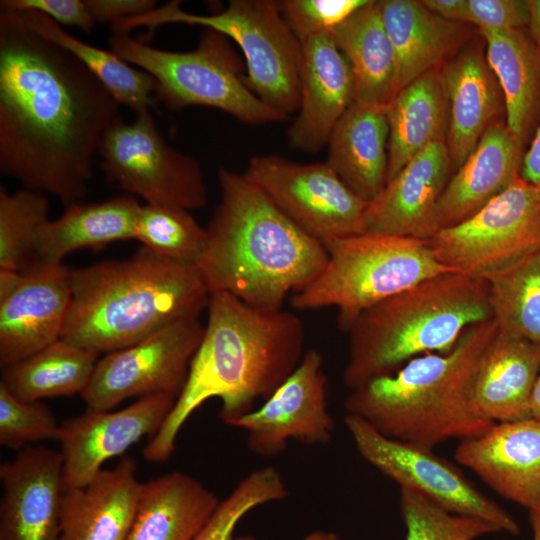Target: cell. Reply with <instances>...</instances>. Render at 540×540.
<instances>
[{
	"instance_id": "4",
	"label": "cell",
	"mask_w": 540,
	"mask_h": 540,
	"mask_svg": "<svg viewBox=\"0 0 540 540\" xmlns=\"http://www.w3.org/2000/svg\"><path fill=\"white\" fill-rule=\"evenodd\" d=\"M71 287L61 338L97 354L199 318L210 296L196 266L162 259L143 248L129 259L71 270Z\"/></svg>"
},
{
	"instance_id": "35",
	"label": "cell",
	"mask_w": 540,
	"mask_h": 540,
	"mask_svg": "<svg viewBox=\"0 0 540 540\" xmlns=\"http://www.w3.org/2000/svg\"><path fill=\"white\" fill-rule=\"evenodd\" d=\"M486 281L498 329L540 346V249Z\"/></svg>"
},
{
	"instance_id": "5",
	"label": "cell",
	"mask_w": 540,
	"mask_h": 540,
	"mask_svg": "<svg viewBox=\"0 0 540 540\" xmlns=\"http://www.w3.org/2000/svg\"><path fill=\"white\" fill-rule=\"evenodd\" d=\"M497 329L493 319L474 324L451 351L415 357L394 373L351 390L344 401L346 414L385 437L429 449L481 435L494 423L474 414L471 390Z\"/></svg>"
},
{
	"instance_id": "18",
	"label": "cell",
	"mask_w": 540,
	"mask_h": 540,
	"mask_svg": "<svg viewBox=\"0 0 540 540\" xmlns=\"http://www.w3.org/2000/svg\"><path fill=\"white\" fill-rule=\"evenodd\" d=\"M63 460L60 452L28 446L0 465V540H59Z\"/></svg>"
},
{
	"instance_id": "44",
	"label": "cell",
	"mask_w": 540,
	"mask_h": 540,
	"mask_svg": "<svg viewBox=\"0 0 540 540\" xmlns=\"http://www.w3.org/2000/svg\"><path fill=\"white\" fill-rule=\"evenodd\" d=\"M95 23H114L157 7L154 0H85Z\"/></svg>"
},
{
	"instance_id": "37",
	"label": "cell",
	"mask_w": 540,
	"mask_h": 540,
	"mask_svg": "<svg viewBox=\"0 0 540 540\" xmlns=\"http://www.w3.org/2000/svg\"><path fill=\"white\" fill-rule=\"evenodd\" d=\"M135 239L151 254L196 266L207 231L189 210L164 205H141Z\"/></svg>"
},
{
	"instance_id": "19",
	"label": "cell",
	"mask_w": 540,
	"mask_h": 540,
	"mask_svg": "<svg viewBox=\"0 0 540 540\" xmlns=\"http://www.w3.org/2000/svg\"><path fill=\"white\" fill-rule=\"evenodd\" d=\"M451 175L445 141L427 146L367 204L366 232L432 238L440 230L437 207Z\"/></svg>"
},
{
	"instance_id": "9",
	"label": "cell",
	"mask_w": 540,
	"mask_h": 540,
	"mask_svg": "<svg viewBox=\"0 0 540 540\" xmlns=\"http://www.w3.org/2000/svg\"><path fill=\"white\" fill-rule=\"evenodd\" d=\"M198 25L233 40L246 62L245 81L252 92L272 108L290 116L300 101L301 43L285 20L279 1L230 0L217 13L187 12L170 1L141 15L111 25L113 33L150 30L165 24Z\"/></svg>"
},
{
	"instance_id": "32",
	"label": "cell",
	"mask_w": 540,
	"mask_h": 540,
	"mask_svg": "<svg viewBox=\"0 0 540 540\" xmlns=\"http://www.w3.org/2000/svg\"><path fill=\"white\" fill-rule=\"evenodd\" d=\"M478 32L503 95L505 124L524 143L540 109V52L521 30Z\"/></svg>"
},
{
	"instance_id": "36",
	"label": "cell",
	"mask_w": 540,
	"mask_h": 540,
	"mask_svg": "<svg viewBox=\"0 0 540 540\" xmlns=\"http://www.w3.org/2000/svg\"><path fill=\"white\" fill-rule=\"evenodd\" d=\"M45 193L0 187V270L24 271L36 264L39 231L49 220Z\"/></svg>"
},
{
	"instance_id": "38",
	"label": "cell",
	"mask_w": 540,
	"mask_h": 540,
	"mask_svg": "<svg viewBox=\"0 0 540 540\" xmlns=\"http://www.w3.org/2000/svg\"><path fill=\"white\" fill-rule=\"evenodd\" d=\"M280 472L265 466L250 472L222 501L192 540H232L239 521L252 509L288 496Z\"/></svg>"
},
{
	"instance_id": "30",
	"label": "cell",
	"mask_w": 540,
	"mask_h": 540,
	"mask_svg": "<svg viewBox=\"0 0 540 540\" xmlns=\"http://www.w3.org/2000/svg\"><path fill=\"white\" fill-rule=\"evenodd\" d=\"M386 113L388 182L427 146L446 139L449 105L441 66L402 88L386 106Z\"/></svg>"
},
{
	"instance_id": "7",
	"label": "cell",
	"mask_w": 540,
	"mask_h": 540,
	"mask_svg": "<svg viewBox=\"0 0 540 540\" xmlns=\"http://www.w3.org/2000/svg\"><path fill=\"white\" fill-rule=\"evenodd\" d=\"M321 273L292 294L297 310L337 309V325L347 333L375 304L434 276L454 270L433 255L428 240L364 232L325 246Z\"/></svg>"
},
{
	"instance_id": "16",
	"label": "cell",
	"mask_w": 540,
	"mask_h": 540,
	"mask_svg": "<svg viewBox=\"0 0 540 540\" xmlns=\"http://www.w3.org/2000/svg\"><path fill=\"white\" fill-rule=\"evenodd\" d=\"M71 295V269L62 263L0 270V363L4 368L61 338Z\"/></svg>"
},
{
	"instance_id": "11",
	"label": "cell",
	"mask_w": 540,
	"mask_h": 540,
	"mask_svg": "<svg viewBox=\"0 0 540 540\" xmlns=\"http://www.w3.org/2000/svg\"><path fill=\"white\" fill-rule=\"evenodd\" d=\"M428 245L446 267L487 280L540 249V187L519 177Z\"/></svg>"
},
{
	"instance_id": "33",
	"label": "cell",
	"mask_w": 540,
	"mask_h": 540,
	"mask_svg": "<svg viewBox=\"0 0 540 540\" xmlns=\"http://www.w3.org/2000/svg\"><path fill=\"white\" fill-rule=\"evenodd\" d=\"M99 354L60 338L44 349L4 368L0 384L20 400L81 394Z\"/></svg>"
},
{
	"instance_id": "46",
	"label": "cell",
	"mask_w": 540,
	"mask_h": 540,
	"mask_svg": "<svg viewBox=\"0 0 540 540\" xmlns=\"http://www.w3.org/2000/svg\"><path fill=\"white\" fill-rule=\"evenodd\" d=\"M435 14L454 22L463 23L466 0H421Z\"/></svg>"
},
{
	"instance_id": "8",
	"label": "cell",
	"mask_w": 540,
	"mask_h": 540,
	"mask_svg": "<svg viewBox=\"0 0 540 540\" xmlns=\"http://www.w3.org/2000/svg\"><path fill=\"white\" fill-rule=\"evenodd\" d=\"M229 40L204 28L197 47L189 51L153 47L129 33H113L108 43L124 61L153 77L155 100L169 110L205 106L252 126L289 120L248 87L243 64Z\"/></svg>"
},
{
	"instance_id": "17",
	"label": "cell",
	"mask_w": 540,
	"mask_h": 540,
	"mask_svg": "<svg viewBox=\"0 0 540 540\" xmlns=\"http://www.w3.org/2000/svg\"><path fill=\"white\" fill-rule=\"evenodd\" d=\"M176 398L168 394L140 397L117 410H92L63 421L58 441L63 460V490L89 483L109 459L123 454L146 435H155Z\"/></svg>"
},
{
	"instance_id": "6",
	"label": "cell",
	"mask_w": 540,
	"mask_h": 540,
	"mask_svg": "<svg viewBox=\"0 0 540 540\" xmlns=\"http://www.w3.org/2000/svg\"><path fill=\"white\" fill-rule=\"evenodd\" d=\"M491 319L486 280L457 271L429 278L356 319L347 332L343 382L351 391L415 357L445 354L468 327Z\"/></svg>"
},
{
	"instance_id": "28",
	"label": "cell",
	"mask_w": 540,
	"mask_h": 540,
	"mask_svg": "<svg viewBox=\"0 0 540 540\" xmlns=\"http://www.w3.org/2000/svg\"><path fill=\"white\" fill-rule=\"evenodd\" d=\"M219 502L200 481L181 471L144 482L125 540H192Z\"/></svg>"
},
{
	"instance_id": "15",
	"label": "cell",
	"mask_w": 540,
	"mask_h": 540,
	"mask_svg": "<svg viewBox=\"0 0 540 540\" xmlns=\"http://www.w3.org/2000/svg\"><path fill=\"white\" fill-rule=\"evenodd\" d=\"M327 393L322 355L311 348L261 407L227 425L244 430L248 449L261 457L281 454L291 440L324 445L332 439L335 425L328 411Z\"/></svg>"
},
{
	"instance_id": "1",
	"label": "cell",
	"mask_w": 540,
	"mask_h": 540,
	"mask_svg": "<svg viewBox=\"0 0 540 540\" xmlns=\"http://www.w3.org/2000/svg\"><path fill=\"white\" fill-rule=\"evenodd\" d=\"M120 104L70 52L0 10V171L63 204L82 201Z\"/></svg>"
},
{
	"instance_id": "48",
	"label": "cell",
	"mask_w": 540,
	"mask_h": 540,
	"mask_svg": "<svg viewBox=\"0 0 540 540\" xmlns=\"http://www.w3.org/2000/svg\"><path fill=\"white\" fill-rule=\"evenodd\" d=\"M529 418L540 422V372L529 400Z\"/></svg>"
},
{
	"instance_id": "21",
	"label": "cell",
	"mask_w": 540,
	"mask_h": 540,
	"mask_svg": "<svg viewBox=\"0 0 540 540\" xmlns=\"http://www.w3.org/2000/svg\"><path fill=\"white\" fill-rule=\"evenodd\" d=\"M300 43V101L287 139L292 149L315 153L327 146L337 122L354 102L353 77L333 33Z\"/></svg>"
},
{
	"instance_id": "13",
	"label": "cell",
	"mask_w": 540,
	"mask_h": 540,
	"mask_svg": "<svg viewBox=\"0 0 540 540\" xmlns=\"http://www.w3.org/2000/svg\"><path fill=\"white\" fill-rule=\"evenodd\" d=\"M344 422L360 456L400 489L415 491L450 513L486 520L514 536L520 533L510 514L432 449L385 437L355 415L346 414Z\"/></svg>"
},
{
	"instance_id": "43",
	"label": "cell",
	"mask_w": 540,
	"mask_h": 540,
	"mask_svg": "<svg viewBox=\"0 0 540 540\" xmlns=\"http://www.w3.org/2000/svg\"><path fill=\"white\" fill-rule=\"evenodd\" d=\"M0 8L14 12L38 11L61 26H74L85 33H92L96 24L85 0H2Z\"/></svg>"
},
{
	"instance_id": "39",
	"label": "cell",
	"mask_w": 540,
	"mask_h": 540,
	"mask_svg": "<svg viewBox=\"0 0 540 540\" xmlns=\"http://www.w3.org/2000/svg\"><path fill=\"white\" fill-rule=\"evenodd\" d=\"M399 505L406 527L405 540H475L501 532L486 520L450 513L410 489H400Z\"/></svg>"
},
{
	"instance_id": "20",
	"label": "cell",
	"mask_w": 540,
	"mask_h": 540,
	"mask_svg": "<svg viewBox=\"0 0 540 540\" xmlns=\"http://www.w3.org/2000/svg\"><path fill=\"white\" fill-rule=\"evenodd\" d=\"M455 460L501 497L529 510L540 508V422L526 418L494 423L462 440Z\"/></svg>"
},
{
	"instance_id": "45",
	"label": "cell",
	"mask_w": 540,
	"mask_h": 540,
	"mask_svg": "<svg viewBox=\"0 0 540 540\" xmlns=\"http://www.w3.org/2000/svg\"><path fill=\"white\" fill-rule=\"evenodd\" d=\"M520 178L540 187V125L528 151L523 155Z\"/></svg>"
},
{
	"instance_id": "40",
	"label": "cell",
	"mask_w": 540,
	"mask_h": 540,
	"mask_svg": "<svg viewBox=\"0 0 540 540\" xmlns=\"http://www.w3.org/2000/svg\"><path fill=\"white\" fill-rule=\"evenodd\" d=\"M60 425L38 401H23L0 384V444L22 450L43 440H57Z\"/></svg>"
},
{
	"instance_id": "23",
	"label": "cell",
	"mask_w": 540,
	"mask_h": 540,
	"mask_svg": "<svg viewBox=\"0 0 540 540\" xmlns=\"http://www.w3.org/2000/svg\"><path fill=\"white\" fill-rule=\"evenodd\" d=\"M141 486L135 460L125 457L86 485L64 491L59 540H125Z\"/></svg>"
},
{
	"instance_id": "25",
	"label": "cell",
	"mask_w": 540,
	"mask_h": 540,
	"mask_svg": "<svg viewBox=\"0 0 540 540\" xmlns=\"http://www.w3.org/2000/svg\"><path fill=\"white\" fill-rule=\"evenodd\" d=\"M540 372V346L497 329L471 390L474 414L491 423L529 418V400Z\"/></svg>"
},
{
	"instance_id": "41",
	"label": "cell",
	"mask_w": 540,
	"mask_h": 540,
	"mask_svg": "<svg viewBox=\"0 0 540 540\" xmlns=\"http://www.w3.org/2000/svg\"><path fill=\"white\" fill-rule=\"evenodd\" d=\"M370 0H284L281 12L299 41L334 33Z\"/></svg>"
},
{
	"instance_id": "3",
	"label": "cell",
	"mask_w": 540,
	"mask_h": 540,
	"mask_svg": "<svg viewBox=\"0 0 540 540\" xmlns=\"http://www.w3.org/2000/svg\"><path fill=\"white\" fill-rule=\"evenodd\" d=\"M220 201L196 263L209 294L226 292L258 309L283 308L289 293L324 269L323 244L293 223L244 173L221 167Z\"/></svg>"
},
{
	"instance_id": "49",
	"label": "cell",
	"mask_w": 540,
	"mask_h": 540,
	"mask_svg": "<svg viewBox=\"0 0 540 540\" xmlns=\"http://www.w3.org/2000/svg\"><path fill=\"white\" fill-rule=\"evenodd\" d=\"M232 540H257L251 536L234 537ZM303 540H342L336 533L316 530L308 534Z\"/></svg>"
},
{
	"instance_id": "42",
	"label": "cell",
	"mask_w": 540,
	"mask_h": 540,
	"mask_svg": "<svg viewBox=\"0 0 540 540\" xmlns=\"http://www.w3.org/2000/svg\"><path fill=\"white\" fill-rule=\"evenodd\" d=\"M463 23L478 31L520 30L529 23L527 1L466 0Z\"/></svg>"
},
{
	"instance_id": "47",
	"label": "cell",
	"mask_w": 540,
	"mask_h": 540,
	"mask_svg": "<svg viewBox=\"0 0 540 540\" xmlns=\"http://www.w3.org/2000/svg\"><path fill=\"white\" fill-rule=\"evenodd\" d=\"M529 9V30L532 41L540 52V0H527Z\"/></svg>"
},
{
	"instance_id": "26",
	"label": "cell",
	"mask_w": 540,
	"mask_h": 540,
	"mask_svg": "<svg viewBox=\"0 0 540 540\" xmlns=\"http://www.w3.org/2000/svg\"><path fill=\"white\" fill-rule=\"evenodd\" d=\"M378 6L396 58L395 95L424 73L442 66L471 36L468 24L447 20L422 1L381 0Z\"/></svg>"
},
{
	"instance_id": "10",
	"label": "cell",
	"mask_w": 540,
	"mask_h": 540,
	"mask_svg": "<svg viewBox=\"0 0 540 540\" xmlns=\"http://www.w3.org/2000/svg\"><path fill=\"white\" fill-rule=\"evenodd\" d=\"M97 154L107 181L146 204L199 209L207 187L199 162L167 143L150 110L120 118L105 132Z\"/></svg>"
},
{
	"instance_id": "50",
	"label": "cell",
	"mask_w": 540,
	"mask_h": 540,
	"mask_svg": "<svg viewBox=\"0 0 540 540\" xmlns=\"http://www.w3.org/2000/svg\"><path fill=\"white\" fill-rule=\"evenodd\" d=\"M529 522L533 532V540H540V508L529 510Z\"/></svg>"
},
{
	"instance_id": "31",
	"label": "cell",
	"mask_w": 540,
	"mask_h": 540,
	"mask_svg": "<svg viewBox=\"0 0 540 540\" xmlns=\"http://www.w3.org/2000/svg\"><path fill=\"white\" fill-rule=\"evenodd\" d=\"M333 36L351 69L354 102L386 108L395 96L397 66L378 1L370 0Z\"/></svg>"
},
{
	"instance_id": "12",
	"label": "cell",
	"mask_w": 540,
	"mask_h": 540,
	"mask_svg": "<svg viewBox=\"0 0 540 540\" xmlns=\"http://www.w3.org/2000/svg\"><path fill=\"white\" fill-rule=\"evenodd\" d=\"M243 173L293 223L324 246L366 232L367 203L326 162L300 163L280 155H256Z\"/></svg>"
},
{
	"instance_id": "27",
	"label": "cell",
	"mask_w": 540,
	"mask_h": 540,
	"mask_svg": "<svg viewBox=\"0 0 540 540\" xmlns=\"http://www.w3.org/2000/svg\"><path fill=\"white\" fill-rule=\"evenodd\" d=\"M388 141L386 108L353 102L330 135L325 162L368 204L387 184Z\"/></svg>"
},
{
	"instance_id": "2",
	"label": "cell",
	"mask_w": 540,
	"mask_h": 540,
	"mask_svg": "<svg viewBox=\"0 0 540 540\" xmlns=\"http://www.w3.org/2000/svg\"><path fill=\"white\" fill-rule=\"evenodd\" d=\"M208 319L186 383L159 431L143 448L145 460L166 461L192 413L211 398L221 400L228 424L268 399L295 371L305 351L301 319L283 308H254L226 292L209 296Z\"/></svg>"
},
{
	"instance_id": "24",
	"label": "cell",
	"mask_w": 540,
	"mask_h": 540,
	"mask_svg": "<svg viewBox=\"0 0 540 540\" xmlns=\"http://www.w3.org/2000/svg\"><path fill=\"white\" fill-rule=\"evenodd\" d=\"M522 145L502 121L489 126L440 197V229L463 222L520 177Z\"/></svg>"
},
{
	"instance_id": "34",
	"label": "cell",
	"mask_w": 540,
	"mask_h": 540,
	"mask_svg": "<svg viewBox=\"0 0 540 540\" xmlns=\"http://www.w3.org/2000/svg\"><path fill=\"white\" fill-rule=\"evenodd\" d=\"M17 13L32 31L75 56L120 105L138 114L157 104L155 80L145 71L127 63L112 50L96 47L73 36L41 12Z\"/></svg>"
},
{
	"instance_id": "22",
	"label": "cell",
	"mask_w": 540,
	"mask_h": 540,
	"mask_svg": "<svg viewBox=\"0 0 540 540\" xmlns=\"http://www.w3.org/2000/svg\"><path fill=\"white\" fill-rule=\"evenodd\" d=\"M441 73L449 105L445 144L453 174L496 121L504 99L487 62L484 40L466 44L441 66Z\"/></svg>"
},
{
	"instance_id": "29",
	"label": "cell",
	"mask_w": 540,
	"mask_h": 540,
	"mask_svg": "<svg viewBox=\"0 0 540 540\" xmlns=\"http://www.w3.org/2000/svg\"><path fill=\"white\" fill-rule=\"evenodd\" d=\"M140 209L137 198L129 194L66 205L58 218L47 220L41 227L36 263L60 264L76 250L135 239Z\"/></svg>"
},
{
	"instance_id": "14",
	"label": "cell",
	"mask_w": 540,
	"mask_h": 540,
	"mask_svg": "<svg viewBox=\"0 0 540 540\" xmlns=\"http://www.w3.org/2000/svg\"><path fill=\"white\" fill-rule=\"evenodd\" d=\"M205 325L199 318L167 326L126 348L106 354L96 363L80 394L87 409L111 410L130 397L182 391Z\"/></svg>"
}]
</instances>
